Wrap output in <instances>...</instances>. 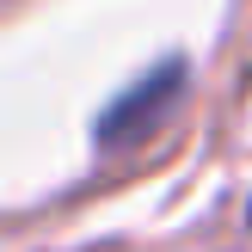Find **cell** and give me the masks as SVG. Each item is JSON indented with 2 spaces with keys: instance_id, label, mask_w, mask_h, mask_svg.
<instances>
[{
  "instance_id": "cell-1",
  "label": "cell",
  "mask_w": 252,
  "mask_h": 252,
  "mask_svg": "<svg viewBox=\"0 0 252 252\" xmlns=\"http://www.w3.org/2000/svg\"><path fill=\"white\" fill-rule=\"evenodd\" d=\"M172 93H179V68H160L154 80L142 86V93H129V98H123V105L105 117V142H123L129 129H148V117H154V111L166 105Z\"/></svg>"
}]
</instances>
